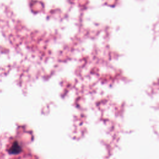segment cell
Segmentation results:
<instances>
[{"mask_svg": "<svg viewBox=\"0 0 159 159\" xmlns=\"http://www.w3.org/2000/svg\"><path fill=\"white\" fill-rule=\"evenodd\" d=\"M22 149L21 146L19 145V142L17 141H14L10 148L8 150V153L10 155H17L20 153L22 152Z\"/></svg>", "mask_w": 159, "mask_h": 159, "instance_id": "obj_1", "label": "cell"}]
</instances>
